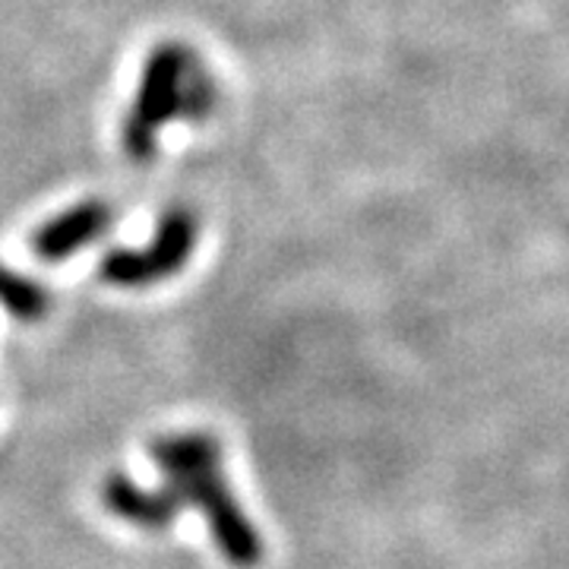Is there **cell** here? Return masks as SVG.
Returning a JSON list of instances; mask_svg holds the SVG:
<instances>
[{
  "instance_id": "obj_3",
  "label": "cell",
  "mask_w": 569,
  "mask_h": 569,
  "mask_svg": "<svg viewBox=\"0 0 569 569\" xmlns=\"http://www.w3.org/2000/svg\"><path fill=\"white\" fill-rule=\"evenodd\" d=\"M197 244V222L190 212L171 209L156 228V238L146 250H111L102 260V279L121 288H142L174 276Z\"/></svg>"
},
{
  "instance_id": "obj_4",
  "label": "cell",
  "mask_w": 569,
  "mask_h": 569,
  "mask_svg": "<svg viewBox=\"0 0 569 569\" xmlns=\"http://www.w3.org/2000/svg\"><path fill=\"white\" fill-rule=\"evenodd\" d=\"M111 228V209L104 203H80L63 216L44 222L32 238V250L48 263H61L77 250L89 247Z\"/></svg>"
},
{
  "instance_id": "obj_2",
  "label": "cell",
  "mask_w": 569,
  "mask_h": 569,
  "mask_svg": "<svg viewBox=\"0 0 569 569\" xmlns=\"http://www.w3.org/2000/svg\"><path fill=\"white\" fill-rule=\"evenodd\" d=\"M212 102V86L206 80L197 58L183 48L164 44L159 48L140 82V96L133 102L130 121L123 127V146L146 159L156 149V133L174 118H200Z\"/></svg>"
},
{
  "instance_id": "obj_6",
  "label": "cell",
  "mask_w": 569,
  "mask_h": 569,
  "mask_svg": "<svg viewBox=\"0 0 569 569\" xmlns=\"http://www.w3.org/2000/svg\"><path fill=\"white\" fill-rule=\"evenodd\" d=\"M0 305L7 307L17 320L39 323L41 317L48 313V307H51V298H48V291L39 282L26 279V276L7 269V266H0Z\"/></svg>"
},
{
  "instance_id": "obj_5",
  "label": "cell",
  "mask_w": 569,
  "mask_h": 569,
  "mask_svg": "<svg viewBox=\"0 0 569 569\" xmlns=\"http://www.w3.org/2000/svg\"><path fill=\"white\" fill-rule=\"evenodd\" d=\"M102 500L104 507L111 509L121 522L146 531H164L181 512V509L174 507V500L164 493V488H142V485H137L133 478H127L121 471L104 478Z\"/></svg>"
},
{
  "instance_id": "obj_1",
  "label": "cell",
  "mask_w": 569,
  "mask_h": 569,
  "mask_svg": "<svg viewBox=\"0 0 569 569\" xmlns=\"http://www.w3.org/2000/svg\"><path fill=\"white\" fill-rule=\"evenodd\" d=\"M149 456L164 478V493L174 507L203 512L209 535L228 563L238 569L260 567L263 560V538L257 526H250L241 503L224 481L222 447L212 433L187 430V433H164L149 443Z\"/></svg>"
}]
</instances>
